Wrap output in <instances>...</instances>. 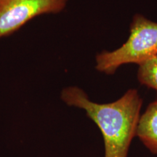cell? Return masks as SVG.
<instances>
[{"label": "cell", "mask_w": 157, "mask_h": 157, "mask_svg": "<svg viewBox=\"0 0 157 157\" xmlns=\"http://www.w3.org/2000/svg\"><path fill=\"white\" fill-rule=\"evenodd\" d=\"M156 56L157 23L142 14H135L126 42L114 50H103L98 53L95 57V68L101 73L113 75L123 65L138 66Z\"/></svg>", "instance_id": "7a4b0ae2"}, {"label": "cell", "mask_w": 157, "mask_h": 157, "mask_svg": "<svg viewBox=\"0 0 157 157\" xmlns=\"http://www.w3.org/2000/svg\"><path fill=\"white\" fill-rule=\"evenodd\" d=\"M68 0H0V39L10 36L35 17L58 14Z\"/></svg>", "instance_id": "3957f363"}, {"label": "cell", "mask_w": 157, "mask_h": 157, "mask_svg": "<svg viewBox=\"0 0 157 157\" xmlns=\"http://www.w3.org/2000/svg\"><path fill=\"white\" fill-rule=\"evenodd\" d=\"M136 137L151 154L157 155V99L140 115Z\"/></svg>", "instance_id": "277c9868"}, {"label": "cell", "mask_w": 157, "mask_h": 157, "mask_svg": "<svg viewBox=\"0 0 157 157\" xmlns=\"http://www.w3.org/2000/svg\"><path fill=\"white\" fill-rule=\"evenodd\" d=\"M62 101L69 106L83 109L101 130L104 142V157H127L135 137L143 98L136 89H129L117 101L108 103L92 101L76 86L64 88Z\"/></svg>", "instance_id": "6da1fadb"}, {"label": "cell", "mask_w": 157, "mask_h": 157, "mask_svg": "<svg viewBox=\"0 0 157 157\" xmlns=\"http://www.w3.org/2000/svg\"><path fill=\"white\" fill-rule=\"evenodd\" d=\"M137 77L142 85L157 91V56L138 65Z\"/></svg>", "instance_id": "5b68a950"}]
</instances>
